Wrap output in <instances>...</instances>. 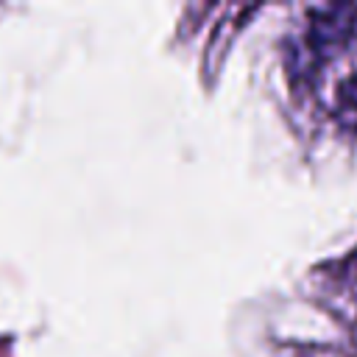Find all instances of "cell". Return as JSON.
<instances>
[{
    "instance_id": "6da1fadb",
    "label": "cell",
    "mask_w": 357,
    "mask_h": 357,
    "mask_svg": "<svg viewBox=\"0 0 357 357\" xmlns=\"http://www.w3.org/2000/svg\"><path fill=\"white\" fill-rule=\"evenodd\" d=\"M337 117L343 126L357 128V73H351L340 86H337Z\"/></svg>"
}]
</instances>
